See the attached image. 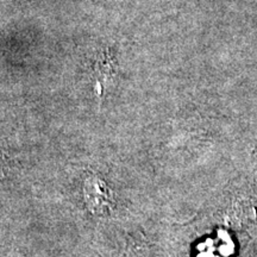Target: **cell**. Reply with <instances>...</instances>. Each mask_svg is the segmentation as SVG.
<instances>
[{"label": "cell", "instance_id": "cell-1", "mask_svg": "<svg viewBox=\"0 0 257 257\" xmlns=\"http://www.w3.org/2000/svg\"><path fill=\"white\" fill-rule=\"evenodd\" d=\"M85 193L89 207L95 213L102 214L110 211L112 197L104 182L96 179L87 180V184L85 186Z\"/></svg>", "mask_w": 257, "mask_h": 257}, {"label": "cell", "instance_id": "cell-2", "mask_svg": "<svg viewBox=\"0 0 257 257\" xmlns=\"http://www.w3.org/2000/svg\"><path fill=\"white\" fill-rule=\"evenodd\" d=\"M114 56L110 49L100 50L94 59V73L99 78V82L104 83L114 74Z\"/></svg>", "mask_w": 257, "mask_h": 257}]
</instances>
